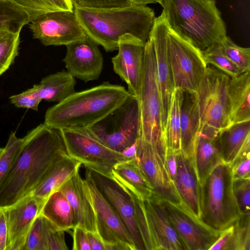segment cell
<instances>
[{"label":"cell","instance_id":"cell-48","mask_svg":"<svg viewBox=\"0 0 250 250\" xmlns=\"http://www.w3.org/2000/svg\"><path fill=\"white\" fill-rule=\"evenodd\" d=\"M177 151L167 148V164L170 177L172 181L174 178L177 168Z\"/></svg>","mask_w":250,"mask_h":250},{"label":"cell","instance_id":"cell-26","mask_svg":"<svg viewBox=\"0 0 250 250\" xmlns=\"http://www.w3.org/2000/svg\"><path fill=\"white\" fill-rule=\"evenodd\" d=\"M82 165L68 155L62 157L49 169L31 194L43 205L52 193L79 171Z\"/></svg>","mask_w":250,"mask_h":250},{"label":"cell","instance_id":"cell-22","mask_svg":"<svg viewBox=\"0 0 250 250\" xmlns=\"http://www.w3.org/2000/svg\"><path fill=\"white\" fill-rule=\"evenodd\" d=\"M221 131L207 125H200L191 156L200 184L213 167L222 161Z\"/></svg>","mask_w":250,"mask_h":250},{"label":"cell","instance_id":"cell-8","mask_svg":"<svg viewBox=\"0 0 250 250\" xmlns=\"http://www.w3.org/2000/svg\"><path fill=\"white\" fill-rule=\"evenodd\" d=\"M86 129L109 148L125 153L135 146L140 135V113L138 98L129 95L119 107Z\"/></svg>","mask_w":250,"mask_h":250},{"label":"cell","instance_id":"cell-45","mask_svg":"<svg viewBox=\"0 0 250 250\" xmlns=\"http://www.w3.org/2000/svg\"><path fill=\"white\" fill-rule=\"evenodd\" d=\"M233 179L250 177V154L236 158L230 165Z\"/></svg>","mask_w":250,"mask_h":250},{"label":"cell","instance_id":"cell-29","mask_svg":"<svg viewBox=\"0 0 250 250\" xmlns=\"http://www.w3.org/2000/svg\"><path fill=\"white\" fill-rule=\"evenodd\" d=\"M75 78L63 70L43 78L38 83L42 100L60 103L75 92Z\"/></svg>","mask_w":250,"mask_h":250},{"label":"cell","instance_id":"cell-46","mask_svg":"<svg viewBox=\"0 0 250 250\" xmlns=\"http://www.w3.org/2000/svg\"><path fill=\"white\" fill-rule=\"evenodd\" d=\"M73 250H90L87 231L83 228L79 226L73 228Z\"/></svg>","mask_w":250,"mask_h":250},{"label":"cell","instance_id":"cell-19","mask_svg":"<svg viewBox=\"0 0 250 250\" xmlns=\"http://www.w3.org/2000/svg\"><path fill=\"white\" fill-rule=\"evenodd\" d=\"M66 46V53L62 62L67 71L85 83L98 80L104 66L99 44L87 36Z\"/></svg>","mask_w":250,"mask_h":250},{"label":"cell","instance_id":"cell-36","mask_svg":"<svg viewBox=\"0 0 250 250\" xmlns=\"http://www.w3.org/2000/svg\"><path fill=\"white\" fill-rule=\"evenodd\" d=\"M20 33L9 32L0 37V76L9 68L18 54Z\"/></svg>","mask_w":250,"mask_h":250},{"label":"cell","instance_id":"cell-40","mask_svg":"<svg viewBox=\"0 0 250 250\" xmlns=\"http://www.w3.org/2000/svg\"><path fill=\"white\" fill-rule=\"evenodd\" d=\"M233 190L241 215H250V177L233 179Z\"/></svg>","mask_w":250,"mask_h":250},{"label":"cell","instance_id":"cell-4","mask_svg":"<svg viewBox=\"0 0 250 250\" xmlns=\"http://www.w3.org/2000/svg\"><path fill=\"white\" fill-rule=\"evenodd\" d=\"M161 5L169 30L201 51L227 36L214 0H163Z\"/></svg>","mask_w":250,"mask_h":250},{"label":"cell","instance_id":"cell-13","mask_svg":"<svg viewBox=\"0 0 250 250\" xmlns=\"http://www.w3.org/2000/svg\"><path fill=\"white\" fill-rule=\"evenodd\" d=\"M167 151V147L154 146L139 136L135 145L134 156L152 184L156 195L163 200L185 206L170 177Z\"/></svg>","mask_w":250,"mask_h":250},{"label":"cell","instance_id":"cell-52","mask_svg":"<svg viewBox=\"0 0 250 250\" xmlns=\"http://www.w3.org/2000/svg\"><path fill=\"white\" fill-rule=\"evenodd\" d=\"M2 149H3V148H0V154H1V153L2 152Z\"/></svg>","mask_w":250,"mask_h":250},{"label":"cell","instance_id":"cell-11","mask_svg":"<svg viewBox=\"0 0 250 250\" xmlns=\"http://www.w3.org/2000/svg\"><path fill=\"white\" fill-rule=\"evenodd\" d=\"M167 47L174 89L196 92L207 67L202 51L169 29Z\"/></svg>","mask_w":250,"mask_h":250},{"label":"cell","instance_id":"cell-1","mask_svg":"<svg viewBox=\"0 0 250 250\" xmlns=\"http://www.w3.org/2000/svg\"><path fill=\"white\" fill-rule=\"evenodd\" d=\"M23 139L14 164L0 185V207L32 194L52 166L68 155L59 130L44 123Z\"/></svg>","mask_w":250,"mask_h":250},{"label":"cell","instance_id":"cell-6","mask_svg":"<svg viewBox=\"0 0 250 250\" xmlns=\"http://www.w3.org/2000/svg\"><path fill=\"white\" fill-rule=\"evenodd\" d=\"M129 192L146 250H187L168 217L162 199L155 194L141 199Z\"/></svg>","mask_w":250,"mask_h":250},{"label":"cell","instance_id":"cell-53","mask_svg":"<svg viewBox=\"0 0 250 250\" xmlns=\"http://www.w3.org/2000/svg\"><path fill=\"white\" fill-rule=\"evenodd\" d=\"M73 0H71V1H72V2H73Z\"/></svg>","mask_w":250,"mask_h":250},{"label":"cell","instance_id":"cell-18","mask_svg":"<svg viewBox=\"0 0 250 250\" xmlns=\"http://www.w3.org/2000/svg\"><path fill=\"white\" fill-rule=\"evenodd\" d=\"M168 28L162 14L156 18L151 34L153 38L155 56L156 73L162 107V124L164 130L174 90L171 66L167 47Z\"/></svg>","mask_w":250,"mask_h":250},{"label":"cell","instance_id":"cell-34","mask_svg":"<svg viewBox=\"0 0 250 250\" xmlns=\"http://www.w3.org/2000/svg\"><path fill=\"white\" fill-rule=\"evenodd\" d=\"M206 63L213 65L230 78L237 77L244 72L221 51L218 44L202 51Z\"/></svg>","mask_w":250,"mask_h":250},{"label":"cell","instance_id":"cell-9","mask_svg":"<svg viewBox=\"0 0 250 250\" xmlns=\"http://www.w3.org/2000/svg\"><path fill=\"white\" fill-rule=\"evenodd\" d=\"M68 155L85 168L112 178V170L118 163L133 156L114 151L93 136L87 129L59 130Z\"/></svg>","mask_w":250,"mask_h":250},{"label":"cell","instance_id":"cell-7","mask_svg":"<svg viewBox=\"0 0 250 250\" xmlns=\"http://www.w3.org/2000/svg\"><path fill=\"white\" fill-rule=\"evenodd\" d=\"M156 68L154 44L150 36L145 46L142 83L138 97L140 113L139 136L153 146H167Z\"/></svg>","mask_w":250,"mask_h":250},{"label":"cell","instance_id":"cell-47","mask_svg":"<svg viewBox=\"0 0 250 250\" xmlns=\"http://www.w3.org/2000/svg\"><path fill=\"white\" fill-rule=\"evenodd\" d=\"M8 231L4 208L0 207V250H6Z\"/></svg>","mask_w":250,"mask_h":250},{"label":"cell","instance_id":"cell-31","mask_svg":"<svg viewBox=\"0 0 250 250\" xmlns=\"http://www.w3.org/2000/svg\"><path fill=\"white\" fill-rule=\"evenodd\" d=\"M183 97V91L175 88L164 129V137L167 148L174 151L181 150L180 110Z\"/></svg>","mask_w":250,"mask_h":250},{"label":"cell","instance_id":"cell-27","mask_svg":"<svg viewBox=\"0 0 250 250\" xmlns=\"http://www.w3.org/2000/svg\"><path fill=\"white\" fill-rule=\"evenodd\" d=\"M228 92L232 124L250 121V72L229 79Z\"/></svg>","mask_w":250,"mask_h":250},{"label":"cell","instance_id":"cell-37","mask_svg":"<svg viewBox=\"0 0 250 250\" xmlns=\"http://www.w3.org/2000/svg\"><path fill=\"white\" fill-rule=\"evenodd\" d=\"M222 53L243 71H250V48L242 47L227 36L218 44Z\"/></svg>","mask_w":250,"mask_h":250},{"label":"cell","instance_id":"cell-23","mask_svg":"<svg viewBox=\"0 0 250 250\" xmlns=\"http://www.w3.org/2000/svg\"><path fill=\"white\" fill-rule=\"evenodd\" d=\"M65 197L72 208L75 226L87 231L96 232V220L92 205L87 197L83 185V179L79 171L58 189Z\"/></svg>","mask_w":250,"mask_h":250},{"label":"cell","instance_id":"cell-10","mask_svg":"<svg viewBox=\"0 0 250 250\" xmlns=\"http://www.w3.org/2000/svg\"><path fill=\"white\" fill-rule=\"evenodd\" d=\"M230 77L207 67L196 92L201 125L222 130L232 125L228 92Z\"/></svg>","mask_w":250,"mask_h":250},{"label":"cell","instance_id":"cell-33","mask_svg":"<svg viewBox=\"0 0 250 250\" xmlns=\"http://www.w3.org/2000/svg\"><path fill=\"white\" fill-rule=\"evenodd\" d=\"M29 22L27 14L11 0H0V27L16 32Z\"/></svg>","mask_w":250,"mask_h":250},{"label":"cell","instance_id":"cell-5","mask_svg":"<svg viewBox=\"0 0 250 250\" xmlns=\"http://www.w3.org/2000/svg\"><path fill=\"white\" fill-rule=\"evenodd\" d=\"M200 219L222 231L241 216L233 190L230 165L221 161L210 170L200 184Z\"/></svg>","mask_w":250,"mask_h":250},{"label":"cell","instance_id":"cell-15","mask_svg":"<svg viewBox=\"0 0 250 250\" xmlns=\"http://www.w3.org/2000/svg\"><path fill=\"white\" fill-rule=\"evenodd\" d=\"M168 217L187 250H208L222 231L214 229L185 206L163 200Z\"/></svg>","mask_w":250,"mask_h":250},{"label":"cell","instance_id":"cell-21","mask_svg":"<svg viewBox=\"0 0 250 250\" xmlns=\"http://www.w3.org/2000/svg\"><path fill=\"white\" fill-rule=\"evenodd\" d=\"M174 186L187 208L200 218V184L192 157L181 150L177 152Z\"/></svg>","mask_w":250,"mask_h":250},{"label":"cell","instance_id":"cell-28","mask_svg":"<svg viewBox=\"0 0 250 250\" xmlns=\"http://www.w3.org/2000/svg\"><path fill=\"white\" fill-rule=\"evenodd\" d=\"M40 214L57 229L65 231L75 227L71 206L59 190L52 193L47 198Z\"/></svg>","mask_w":250,"mask_h":250},{"label":"cell","instance_id":"cell-30","mask_svg":"<svg viewBox=\"0 0 250 250\" xmlns=\"http://www.w3.org/2000/svg\"><path fill=\"white\" fill-rule=\"evenodd\" d=\"M250 134V121L232 124L221 131L220 153L223 162L232 164Z\"/></svg>","mask_w":250,"mask_h":250},{"label":"cell","instance_id":"cell-35","mask_svg":"<svg viewBox=\"0 0 250 250\" xmlns=\"http://www.w3.org/2000/svg\"><path fill=\"white\" fill-rule=\"evenodd\" d=\"M50 222L41 214L35 219L23 250H47V234Z\"/></svg>","mask_w":250,"mask_h":250},{"label":"cell","instance_id":"cell-14","mask_svg":"<svg viewBox=\"0 0 250 250\" xmlns=\"http://www.w3.org/2000/svg\"><path fill=\"white\" fill-rule=\"evenodd\" d=\"M28 24L33 38L45 46H66L87 37L74 11L47 12Z\"/></svg>","mask_w":250,"mask_h":250},{"label":"cell","instance_id":"cell-3","mask_svg":"<svg viewBox=\"0 0 250 250\" xmlns=\"http://www.w3.org/2000/svg\"><path fill=\"white\" fill-rule=\"evenodd\" d=\"M129 95L124 86L105 82L75 92L49 107L43 123L57 130L88 128L119 107Z\"/></svg>","mask_w":250,"mask_h":250},{"label":"cell","instance_id":"cell-49","mask_svg":"<svg viewBox=\"0 0 250 250\" xmlns=\"http://www.w3.org/2000/svg\"><path fill=\"white\" fill-rule=\"evenodd\" d=\"M90 250H106L105 243L96 232L87 231Z\"/></svg>","mask_w":250,"mask_h":250},{"label":"cell","instance_id":"cell-24","mask_svg":"<svg viewBox=\"0 0 250 250\" xmlns=\"http://www.w3.org/2000/svg\"><path fill=\"white\" fill-rule=\"evenodd\" d=\"M112 178L139 198H147L155 194L152 184L134 156L117 163L112 170Z\"/></svg>","mask_w":250,"mask_h":250},{"label":"cell","instance_id":"cell-20","mask_svg":"<svg viewBox=\"0 0 250 250\" xmlns=\"http://www.w3.org/2000/svg\"><path fill=\"white\" fill-rule=\"evenodd\" d=\"M42 206L31 194L3 208L8 231L6 250H23L29 230Z\"/></svg>","mask_w":250,"mask_h":250},{"label":"cell","instance_id":"cell-16","mask_svg":"<svg viewBox=\"0 0 250 250\" xmlns=\"http://www.w3.org/2000/svg\"><path fill=\"white\" fill-rule=\"evenodd\" d=\"M97 188L119 215L136 250H146L136 220L130 192L113 178L85 168Z\"/></svg>","mask_w":250,"mask_h":250},{"label":"cell","instance_id":"cell-17","mask_svg":"<svg viewBox=\"0 0 250 250\" xmlns=\"http://www.w3.org/2000/svg\"><path fill=\"white\" fill-rule=\"evenodd\" d=\"M145 44L131 36L122 37L118 53L111 59L114 72L126 83L130 95L137 98L141 86Z\"/></svg>","mask_w":250,"mask_h":250},{"label":"cell","instance_id":"cell-25","mask_svg":"<svg viewBox=\"0 0 250 250\" xmlns=\"http://www.w3.org/2000/svg\"><path fill=\"white\" fill-rule=\"evenodd\" d=\"M180 110L181 150L191 157L201 125L196 92L183 91Z\"/></svg>","mask_w":250,"mask_h":250},{"label":"cell","instance_id":"cell-50","mask_svg":"<svg viewBox=\"0 0 250 250\" xmlns=\"http://www.w3.org/2000/svg\"><path fill=\"white\" fill-rule=\"evenodd\" d=\"M133 4L144 5L149 3H159L161 5L162 3L163 0H131Z\"/></svg>","mask_w":250,"mask_h":250},{"label":"cell","instance_id":"cell-43","mask_svg":"<svg viewBox=\"0 0 250 250\" xmlns=\"http://www.w3.org/2000/svg\"><path fill=\"white\" fill-rule=\"evenodd\" d=\"M47 250H68L64 231L56 229L50 222L47 234Z\"/></svg>","mask_w":250,"mask_h":250},{"label":"cell","instance_id":"cell-38","mask_svg":"<svg viewBox=\"0 0 250 250\" xmlns=\"http://www.w3.org/2000/svg\"><path fill=\"white\" fill-rule=\"evenodd\" d=\"M23 139L10 133L0 155V185L10 171L22 145Z\"/></svg>","mask_w":250,"mask_h":250},{"label":"cell","instance_id":"cell-42","mask_svg":"<svg viewBox=\"0 0 250 250\" xmlns=\"http://www.w3.org/2000/svg\"><path fill=\"white\" fill-rule=\"evenodd\" d=\"M74 7L104 9L127 7L133 4L131 0H74Z\"/></svg>","mask_w":250,"mask_h":250},{"label":"cell","instance_id":"cell-39","mask_svg":"<svg viewBox=\"0 0 250 250\" xmlns=\"http://www.w3.org/2000/svg\"><path fill=\"white\" fill-rule=\"evenodd\" d=\"M233 225V250H250V215H241Z\"/></svg>","mask_w":250,"mask_h":250},{"label":"cell","instance_id":"cell-12","mask_svg":"<svg viewBox=\"0 0 250 250\" xmlns=\"http://www.w3.org/2000/svg\"><path fill=\"white\" fill-rule=\"evenodd\" d=\"M83 185L95 212L97 231L106 250H136L118 213L85 172Z\"/></svg>","mask_w":250,"mask_h":250},{"label":"cell","instance_id":"cell-32","mask_svg":"<svg viewBox=\"0 0 250 250\" xmlns=\"http://www.w3.org/2000/svg\"><path fill=\"white\" fill-rule=\"evenodd\" d=\"M28 15L29 22L39 16L52 11H74L71 0H11Z\"/></svg>","mask_w":250,"mask_h":250},{"label":"cell","instance_id":"cell-44","mask_svg":"<svg viewBox=\"0 0 250 250\" xmlns=\"http://www.w3.org/2000/svg\"><path fill=\"white\" fill-rule=\"evenodd\" d=\"M234 225L222 231L216 241L208 250H233L234 241Z\"/></svg>","mask_w":250,"mask_h":250},{"label":"cell","instance_id":"cell-2","mask_svg":"<svg viewBox=\"0 0 250 250\" xmlns=\"http://www.w3.org/2000/svg\"><path fill=\"white\" fill-rule=\"evenodd\" d=\"M74 11L86 35L106 52L117 50L119 41L126 36L146 43L156 18L146 5L104 9L74 7Z\"/></svg>","mask_w":250,"mask_h":250},{"label":"cell","instance_id":"cell-51","mask_svg":"<svg viewBox=\"0 0 250 250\" xmlns=\"http://www.w3.org/2000/svg\"><path fill=\"white\" fill-rule=\"evenodd\" d=\"M9 32L11 31L6 28L0 27V37Z\"/></svg>","mask_w":250,"mask_h":250},{"label":"cell","instance_id":"cell-41","mask_svg":"<svg viewBox=\"0 0 250 250\" xmlns=\"http://www.w3.org/2000/svg\"><path fill=\"white\" fill-rule=\"evenodd\" d=\"M10 102L18 107L32 109L37 111L38 106L42 101L39 92L38 84L21 93L11 96Z\"/></svg>","mask_w":250,"mask_h":250}]
</instances>
